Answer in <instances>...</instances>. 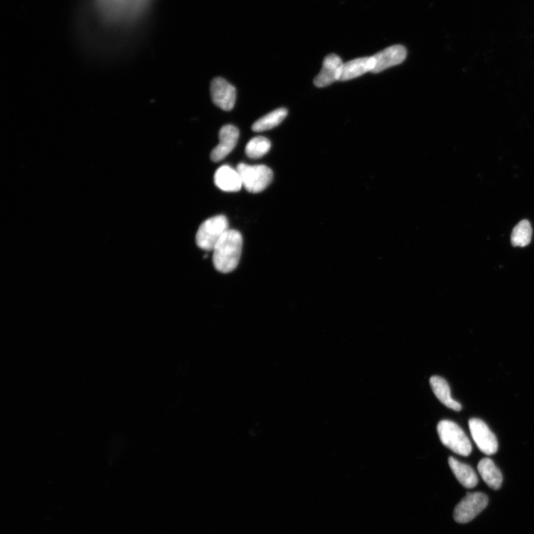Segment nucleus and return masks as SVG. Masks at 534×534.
Segmentation results:
<instances>
[{
    "mask_svg": "<svg viewBox=\"0 0 534 534\" xmlns=\"http://www.w3.org/2000/svg\"><path fill=\"white\" fill-rule=\"evenodd\" d=\"M243 238L235 229H229L213 249V265L222 274H229L238 267L241 256Z\"/></svg>",
    "mask_w": 534,
    "mask_h": 534,
    "instance_id": "1",
    "label": "nucleus"
},
{
    "mask_svg": "<svg viewBox=\"0 0 534 534\" xmlns=\"http://www.w3.org/2000/svg\"><path fill=\"white\" fill-rule=\"evenodd\" d=\"M437 431L442 443L453 452L463 456H469L472 451V444L461 427L450 420H442L437 426Z\"/></svg>",
    "mask_w": 534,
    "mask_h": 534,
    "instance_id": "2",
    "label": "nucleus"
},
{
    "mask_svg": "<svg viewBox=\"0 0 534 534\" xmlns=\"http://www.w3.org/2000/svg\"><path fill=\"white\" fill-rule=\"evenodd\" d=\"M243 187L251 193L264 191L274 178V172L265 165H248L244 163L238 165Z\"/></svg>",
    "mask_w": 534,
    "mask_h": 534,
    "instance_id": "3",
    "label": "nucleus"
},
{
    "mask_svg": "<svg viewBox=\"0 0 534 534\" xmlns=\"http://www.w3.org/2000/svg\"><path fill=\"white\" fill-rule=\"evenodd\" d=\"M228 220L225 216H217L202 223L196 235V244L199 248L213 251L218 241L229 230Z\"/></svg>",
    "mask_w": 534,
    "mask_h": 534,
    "instance_id": "4",
    "label": "nucleus"
},
{
    "mask_svg": "<svg viewBox=\"0 0 534 534\" xmlns=\"http://www.w3.org/2000/svg\"><path fill=\"white\" fill-rule=\"evenodd\" d=\"M489 498L483 493H469L456 506L453 517L459 523H467L473 520L488 506Z\"/></svg>",
    "mask_w": 534,
    "mask_h": 534,
    "instance_id": "5",
    "label": "nucleus"
},
{
    "mask_svg": "<svg viewBox=\"0 0 534 534\" xmlns=\"http://www.w3.org/2000/svg\"><path fill=\"white\" fill-rule=\"evenodd\" d=\"M469 424L472 438L478 449L489 455L496 453L498 450L497 439L489 426L479 419L470 420Z\"/></svg>",
    "mask_w": 534,
    "mask_h": 534,
    "instance_id": "6",
    "label": "nucleus"
},
{
    "mask_svg": "<svg viewBox=\"0 0 534 534\" xmlns=\"http://www.w3.org/2000/svg\"><path fill=\"white\" fill-rule=\"evenodd\" d=\"M211 95L213 103L221 110L228 112L234 108L236 90L234 86L221 77H217L212 81Z\"/></svg>",
    "mask_w": 534,
    "mask_h": 534,
    "instance_id": "7",
    "label": "nucleus"
},
{
    "mask_svg": "<svg viewBox=\"0 0 534 534\" xmlns=\"http://www.w3.org/2000/svg\"><path fill=\"white\" fill-rule=\"evenodd\" d=\"M344 64L339 56L335 54L327 55L325 58L322 70L314 79L315 85L318 88H324L341 80Z\"/></svg>",
    "mask_w": 534,
    "mask_h": 534,
    "instance_id": "8",
    "label": "nucleus"
},
{
    "mask_svg": "<svg viewBox=\"0 0 534 534\" xmlns=\"http://www.w3.org/2000/svg\"><path fill=\"white\" fill-rule=\"evenodd\" d=\"M239 138V131L236 126L226 125L219 132V143L211 152V159L219 162L225 159L235 149Z\"/></svg>",
    "mask_w": 534,
    "mask_h": 534,
    "instance_id": "9",
    "label": "nucleus"
},
{
    "mask_svg": "<svg viewBox=\"0 0 534 534\" xmlns=\"http://www.w3.org/2000/svg\"><path fill=\"white\" fill-rule=\"evenodd\" d=\"M373 57L374 68L372 72L380 73L392 66L402 63L407 57V50L403 45H396L385 48Z\"/></svg>",
    "mask_w": 534,
    "mask_h": 534,
    "instance_id": "10",
    "label": "nucleus"
},
{
    "mask_svg": "<svg viewBox=\"0 0 534 534\" xmlns=\"http://www.w3.org/2000/svg\"><path fill=\"white\" fill-rule=\"evenodd\" d=\"M214 181L216 185L223 192H236L243 187L237 169H233L228 165H223L216 171Z\"/></svg>",
    "mask_w": 534,
    "mask_h": 534,
    "instance_id": "11",
    "label": "nucleus"
},
{
    "mask_svg": "<svg viewBox=\"0 0 534 534\" xmlns=\"http://www.w3.org/2000/svg\"><path fill=\"white\" fill-rule=\"evenodd\" d=\"M374 60L372 57L358 58L344 64L342 81H347L356 79L369 72H373Z\"/></svg>",
    "mask_w": 534,
    "mask_h": 534,
    "instance_id": "12",
    "label": "nucleus"
},
{
    "mask_svg": "<svg viewBox=\"0 0 534 534\" xmlns=\"http://www.w3.org/2000/svg\"><path fill=\"white\" fill-rule=\"evenodd\" d=\"M430 384L437 399L444 405L455 411L462 410V405L453 400L450 386L443 378L438 376H432Z\"/></svg>",
    "mask_w": 534,
    "mask_h": 534,
    "instance_id": "13",
    "label": "nucleus"
},
{
    "mask_svg": "<svg viewBox=\"0 0 534 534\" xmlns=\"http://www.w3.org/2000/svg\"><path fill=\"white\" fill-rule=\"evenodd\" d=\"M450 468L456 479L466 489H473L477 486L479 480L471 466L462 463L453 458L449 460Z\"/></svg>",
    "mask_w": 534,
    "mask_h": 534,
    "instance_id": "14",
    "label": "nucleus"
},
{
    "mask_svg": "<svg viewBox=\"0 0 534 534\" xmlns=\"http://www.w3.org/2000/svg\"><path fill=\"white\" fill-rule=\"evenodd\" d=\"M477 469L482 480L491 489L499 490L501 488L503 481L502 474L491 459L482 460Z\"/></svg>",
    "mask_w": 534,
    "mask_h": 534,
    "instance_id": "15",
    "label": "nucleus"
},
{
    "mask_svg": "<svg viewBox=\"0 0 534 534\" xmlns=\"http://www.w3.org/2000/svg\"><path fill=\"white\" fill-rule=\"evenodd\" d=\"M288 112L285 108L278 109L271 112L252 125L251 130L256 132H261L274 129L283 123L287 118Z\"/></svg>",
    "mask_w": 534,
    "mask_h": 534,
    "instance_id": "16",
    "label": "nucleus"
},
{
    "mask_svg": "<svg viewBox=\"0 0 534 534\" xmlns=\"http://www.w3.org/2000/svg\"><path fill=\"white\" fill-rule=\"evenodd\" d=\"M532 238V228L527 220H521L514 227L511 235V243L514 247H526Z\"/></svg>",
    "mask_w": 534,
    "mask_h": 534,
    "instance_id": "17",
    "label": "nucleus"
},
{
    "mask_svg": "<svg viewBox=\"0 0 534 534\" xmlns=\"http://www.w3.org/2000/svg\"><path fill=\"white\" fill-rule=\"evenodd\" d=\"M271 148L270 141L265 137H256L251 139L246 147L245 152L251 159H258L267 154Z\"/></svg>",
    "mask_w": 534,
    "mask_h": 534,
    "instance_id": "18",
    "label": "nucleus"
}]
</instances>
